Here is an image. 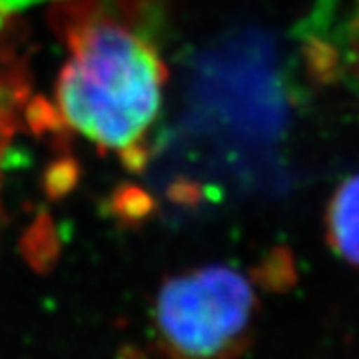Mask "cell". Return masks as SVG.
I'll use <instances>...</instances> for the list:
<instances>
[{"label": "cell", "instance_id": "cell-1", "mask_svg": "<svg viewBox=\"0 0 359 359\" xmlns=\"http://www.w3.org/2000/svg\"><path fill=\"white\" fill-rule=\"evenodd\" d=\"M70 60L58 78V110L100 148L142 140L162 102L168 70L140 34L114 18L80 13L65 26Z\"/></svg>", "mask_w": 359, "mask_h": 359}, {"label": "cell", "instance_id": "cell-2", "mask_svg": "<svg viewBox=\"0 0 359 359\" xmlns=\"http://www.w3.org/2000/svg\"><path fill=\"white\" fill-rule=\"evenodd\" d=\"M287 98L273 36L242 30L205 50L194 70L188 126L240 160L242 178L280 190L285 176L269 160L287 130Z\"/></svg>", "mask_w": 359, "mask_h": 359}, {"label": "cell", "instance_id": "cell-3", "mask_svg": "<svg viewBox=\"0 0 359 359\" xmlns=\"http://www.w3.org/2000/svg\"><path fill=\"white\" fill-rule=\"evenodd\" d=\"M254 292L228 266H208L164 282L156 302V321L176 359H216L245 334Z\"/></svg>", "mask_w": 359, "mask_h": 359}, {"label": "cell", "instance_id": "cell-4", "mask_svg": "<svg viewBox=\"0 0 359 359\" xmlns=\"http://www.w3.org/2000/svg\"><path fill=\"white\" fill-rule=\"evenodd\" d=\"M327 231L339 256L359 266V174L347 178L334 194L327 210Z\"/></svg>", "mask_w": 359, "mask_h": 359}, {"label": "cell", "instance_id": "cell-5", "mask_svg": "<svg viewBox=\"0 0 359 359\" xmlns=\"http://www.w3.org/2000/svg\"><path fill=\"white\" fill-rule=\"evenodd\" d=\"M299 44V58L304 62V70L309 82L318 86H332L344 76V52L334 40L325 36V32L316 26L302 25L297 28Z\"/></svg>", "mask_w": 359, "mask_h": 359}, {"label": "cell", "instance_id": "cell-6", "mask_svg": "<svg viewBox=\"0 0 359 359\" xmlns=\"http://www.w3.org/2000/svg\"><path fill=\"white\" fill-rule=\"evenodd\" d=\"M20 252L26 264L36 273H50L60 254V242L56 233V224L48 212H40L36 219L28 226L22 240H20Z\"/></svg>", "mask_w": 359, "mask_h": 359}, {"label": "cell", "instance_id": "cell-7", "mask_svg": "<svg viewBox=\"0 0 359 359\" xmlns=\"http://www.w3.org/2000/svg\"><path fill=\"white\" fill-rule=\"evenodd\" d=\"M108 212L124 226H142L156 214V202L150 194L136 184L118 186L110 200Z\"/></svg>", "mask_w": 359, "mask_h": 359}, {"label": "cell", "instance_id": "cell-8", "mask_svg": "<svg viewBox=\"0 0 359 359\" xmlns=\"http://www.w3.org/2000/svg\"><path fill=\"white\" fill-rule=\"evenodd\" d=\"M78 180H80V168L74 158H58L50 166L46 168L42 186L50 200H62L70 192H74Z\"/></svg>", "mask_w": 359, "mask_h": 359}, {"label": "cell", "instance_id": "cell-9", "mask_svg": "<svg viewBox=\"0 0 359 359\" xmlns=\"http://www.w3.org/2000/svg\"><path fill=\"white\" fill-rule=\"evenodd\" d=\"M25 120L26 126L36 136L48 134V132H58L60 128H65L66 124L60 110L50 100H46L44 96H36L26 104Z\"/></svg>", "mask_w": 359, "mask_h": 359}, {"label": "cell", "instance_id": "cell-10", "mask_svg": "<svg viewBox=\"0 0 359 359\" xmlns=\"http://www.w3.org/2000/svg\"><path fill=\"white\" fill-rule=\"evenodd\" d=\"M204 186L194 178L180 176L174 178L166 188V198L170 204L178 205V208H198L204 200Z\"/></svg>", "mask_w": 359, "mask_h": 359}, {"label": "cell", "instance_id": "cell-11", "mask_svg": "<svg viewBox=\"0 0 359 359\" xmlns=\"http://www.w3.org/2000/svg\"><path fill=\"white\" fill-rule=\"evenodd\" d=\"M120 152V160H122V166L126 168L132 174H140L146 170L148 162H150V150L142 144L140 140L134 142V144H128L124 146Z\"/></svg>", "mask_w": 359, "mask_h": 359}, {"label": "cell", "instance_id": "cell-12", "mask_svg": "<svg viewBox=\"0 0 359 359\" xmlns=\"http://www.w3.org/2000/svg\"><path fill=\"white\" fill-rule=\"evenodd\" d=\"M116 359H148V355L142 351L140 347L132 346V344H124V346H120V349H118Z\"/></svg>", "mask_w": 359, "mask_h": 359}, {"label": "cell", "instance_id": "cell-13", "mask_svg": "<svg viewBox=\"0 0 359 359\" xmlns=\"http://www.w3.org/2000/svg\"><path fill=\"white\" fill-rule=\"evenodd\" d=\"M28 2H32V0H0V22L6 14L20 8V6H26Z\"/></svg>", "mask_w": 359, "mask_h": 359}, {"label": "cell", "instance_id": "cell-14", "mask_svg": "<svg viewBox=\"0 0 359 359\" xmlns=\"http://www.w3.org/2000/svg\"><path fill=\"white\" fill-rule=\"evenodd\" d=\"M358 28H359V13H358Z\"/></svg>", "mask_w": 359, "mask_h": 359}]
</instances>
